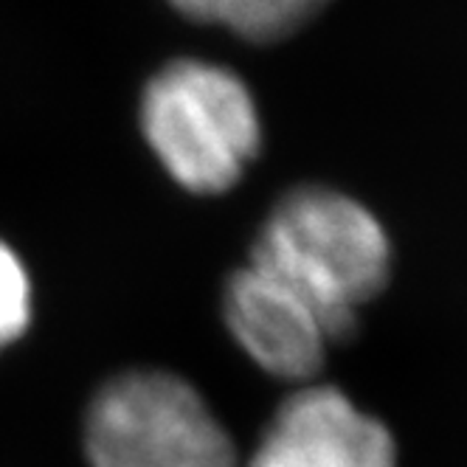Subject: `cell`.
<instances>
[{
	"mask_svg": "<svg viewBox=\"0 0 467 467\" xmlns=\"http://www.w3.org/2000/svg\"><path fill=\"white\" fill-rule=\"evenodd\" d=\"M189 20L223 26L251 43H276L305 28L329 0H170Z\"/></svg>",
	"mask_w": 467,
	"mask_h": 467,
	"instance_id": "cell-6",
	"label": "cell"
},
{
	"mask_svg": "<svg viewBox=\"0 0 467 467\" xmlns=\"http://www.w3.org/2000/svg\"><path fill=\"white\" fill-rule=\"evenodd\" d=\"M223 318L240 349L276 380L313 383L332 347L324 318L296 290L245 262L223 287Z\"/></svg>",
	"mask_w": 467,
	"mask_h": 467,
	"instance_id": "cell-5",
	"label": "cell"
},
{
	"mask_svg": "<svg viewBox=\"0 0 467 467\" xmlns=\"http://www.w3.org/2000/svg\"><path fill=\"white\" fill-rule=\"evenodd\" d=\"M248 262L296 290L324 318L332 341L347 344L360 310L389 285L391 243L355 197L296 186L265 217Z\"/></svg>",
	"mask_w": 467,
	"mask_h": 467,
	"instance_id": "cell-1",
	"label": "cell"
},
{
	"mask_svg": "<svg viewBox=\"0 0 467 467\" xmlns=\"http://www.w3.org/2000/svg\"><path fill=\"white\" fill-rule=\"evenodd\" d=\"M141 132L163 170L194 194L237 186L262 147L248 85L206 59H172L147 82Z\"/></svg>",
	"mask_w": 467,
	"mask_h": 467,
	"instance_id": "cell-2",
	"label": "cell"
},
{
	"mask_svg": "<svg viewBox=\"0 0 467 467\" xmlns=\"http://www.w3.org/2000/svg\"><path fill=\"white\" fill-rule=\"evenodd\" d=\"M245 467H397V442L341 389L313 380L282 400Z\"/></svg>",
	"mask_w": 467,
	"mask_h": 467,
	"instance_id": "cell-4",
	"label": "cell"
},
{
	"mask_svg": "<svg viewBox=\"0 0 467 467\" xmlns=\"http://www.w3.org/2000/svg\"><path fill=\"white\" fill-rule=\"evenodd\" d=\"M31 324V279L12 245L0 240V352L26 336Z\"/></svg>",
	"mask_w": 467,
	"mask_h": 467,
	"instance_id": "cell-7",
	"label": "cell"
},
{
	"mask_svg": "<svg viewBox=\"0 0 467 467\" xmlns=\"http://www.w3.org/2000/svg\"><path fill=\"white\" fill-rule=\"evenodd\" d=\"M82 442L90 467H243L203 394L163 369H130L99 386Z\"/></svg>",
	"mask_w": 467,
	"mask_h": 467,
	"instance_id": "cell-3",
	"label": "cell"
}]
</instances>
